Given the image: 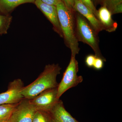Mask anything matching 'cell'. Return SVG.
<instances>
[{"instance_id":"13","label":"cell","mask_w":122,"mask_h":122,"mask_svg":"<svg viewBox=\"0 0 122 122\" xmlns=\"http://www.w3.org/2000/svg\"><path fill=\"white\" fill-rule=\"evenodd\" d=\"M17 104L0 105V122L9 120Z\"/></svg>"},{"instance_id":"2","label":"cell","mask_w":122,"mask_h":122,"mask_svg":"<svg viewBox=\"0 0 122 122\" xmlns=\"http://www.w3.org/2000/svg\"><path fill=\"white\" fill-rule=\"evenodd\" d=\"M56 7L64 42L71 51V56H76L80 48L75 34L74 11L67 8L61 1Z\"/></svg>"},{"instance_id":"12","label":"cell","mask_w":122,"mask_h":122,"mask_svg":"<svg viewBox=\"0 0 122 122\" xmlns=\"http://www.w3.org/2000/svg\"><path fill=\"white\" fill-rule=\"evenodd\" d=\"M35 0H0V13L11 15L15 8L26 3L34 4Z\"/></svg>"},{"instance_id":"1","label":"cell","mask_w":122,"mask_h":122,"mask_svg":"<svg viewBox=\"0 0 122 122\" xmlns=\"http://www.w3.org/2000/svg\"><path fill=\"white\" fill-rule=\"evenodd\" d=\"M61 70L58 64L46 65L43 72L35 81L23 87L21 93L24 98L30 100L46 90L57 87V77Z\"/></svg>"},{"instance_id":"6","label":"cell","mask_w":122,"mask_h":122,"mask_svg":"<svg viewBox=\"0 0 122 122\" xmlns=\"http://www.w3.org/2000/svg\"><path fill=\"white\" fill-rule=\"evenodd\" d=\"M37 110L30 104L29 100L24 98L14 109L9 122H32Z\"/></svg>"},{"instance_id":"19","label":"cell","mask_w":122,"mask_h":122,"mask_svg":"<svg viewBox=\"0 0 122 122\" xmlns=\"http://www.w3.org/2000/svg\"><path fill=\"white\" fill-rule=\"evenodd\" d=\"M104 62L105 61L102 58L96 57L93 68L97 70H100L103 68Z\"/></svg>"},{"instance_id":"22","label":"cell","mask_w":122,"mask_h":122,"mask_svg":"<svg viewBox=\"0 0 122 122\" xmlns=\"http://www.w3.org/2000/svg\"><path fill=\"white\" fill-rule=\"evenodd\" d=\"M122 4H121L117 6L115 9H114L112 12V15L122 13Z\"/></svg>"},{"instance_id":"7","label":"cell","mask_w":122,"mask_h":122,"mask_svg":"<svg viewBox=\"0 0 122 122\" xmlns=\"http://www.w3.org/2000/svg\"><path fill=\"white\" fill-rule=\"evenodd\" d=\"M24 87L20 79L10 82L7 91L0 93V105L17 104L24 98L21 91Z\"/></svg>"},{"instance_id":"20","label":"cell","mask_w":122,"mask_h":122,"mask_svg":"<svg viewBox=\"0 0 122 122\" xmlns=\"http://www.w3.org/2000/svg\"><path fill=\"white\" fill-rule=\"evenodd\" d=\"M66 7L70 10L73 11L75 0H61Z\"/></svg>"},{"instance_id":"3","label":"cell","mask_w":122,"mask_h":122,"mask_svg":"<svg viewBox=\"0 0 122 122\" xmlns=\"http://www.w3.org/2000/svg\"><path fill=\"white\" fill-rule=\"evenodd\" d=\"M74 17L75 34L78 41L89 46L96 57H100L106 61V59L102 54L99 47L98 34L83 16L76 11H74Z\"/></svg>"},{"instance_id":"4","label":"cell","mask_w":122,"mask_h":122,"mask_svg":"<svg viewBox=\"0 0 122 122\" xmlns=\"http://www.w3.org/2000/svg\"><path fill=\"white\" fill-rule=\"evenodd\" d=\"M75 56H71L68 66L63 73V77L57 87V97L61 96L68 90L75 87L83 81V77L78 76V63Z\"/></svg>"},{"instance_id":"10","label":"cell","mask_w":122,"mask_h":122,"mask_svg":"<svg viewBox=\"0 0 122 122\" xmlns=\"http://www.w3.org/2000/svg\"><path fill=\"white\" fill-rule=\"evenodd\" d=\"M112 14L105 6H102L97 10V18L99 21L103 30L108 32H115L118 24L112 19Z\"/></svg>"},{"instance_id":"5","label":"cell","mask_w":122,"mask_h":122,"mask_svg":"<svg viewBox=\"0 0 122 122\" xmlns=\"http://www.w3.org/2000/svg\"><path fill=\"white\" fill-rule=\"evenodd\" d=\"M57 87L42 92L33 98L29 100L30 104L37 110L49 112L59 100L57 97Z\"/></svg>"},{"instance_id":"17","label":"cell","mask_w":122,"mask_h":122,"mask_svg":"<svg viewBox=\"0 0 122 122\" xmlns=\"http://www.w3.org/2000/svg\"><path fill=\"white\" fill-rule=\"evenodd\" d=\"M81 2L89 8L97 18V10L92 0H79Z\"/></svg>"},{"instance_id":"16","label":"cell","mask_w":122,"mask_h":122,"mask_svg":"<svg viewBox=\"0 0 122 122\" xmlns=\"http://www.w3.org/2000/svg\"><path fill=\"white\" fill-rule=\"evenodd\" d=\"M121 4L122 0H103L102 5L106 7L112 14L114 9Z\"/></svg>"},{"instance_id":"23","label":"cell","mask_w":122,"mask_h":122,"mask_svg":"<svg viewBox=\"0 0 122 122\" xmlns=\"http://www.w3.org/2000/svg\"><path fill=\"white\" fill-rule=\"evenodd\" d=\"M95 7L98 5H102L103 0H92Z\"/></svg>"},{"instance_id":"18","label":"cell","mask_w":122,"mask_h":122,"mask_svg":"<svg viewBox=\"0 0 122 122\" xmlns=\"http://www.w3.org/2000/svg\"><path fill=\"white\" fill-rule=\"evenodd\" d=\"M96 57L95 55L93 54L88 55L86 57L85 60V64L88 68H93Z\"/></svg>"},{"instance_id":"8","label":"cell","mask_w":122,"mask_h":122,"mask_svg":"<svg viewBox=\"0 0 122 122\" xmlns=\"http://www.w3.org/2000/svg\"><path fill=\"white\" fill-rule=\"evenodd\" d=\"M34 4L52 24L53 29L55 32L60 37L63 38V35L58 20L56 7L45 4L40 0H35Z\"/></svg>"},{"instance_id":"9","label":"cell","mask_w":122,"mask_h":122,"mask_svg":"<svg viewBox=\"0 0 122 122\" xmlns=\"http://www.w3.org/2000/svg\"><path fill=\"white\" fill-rule=\"evenodd\" d=\"M73 10L83 16L98 34L103 30L99 21L93 12L79 0H75Z\"/></svg>"},{"instance_id":"15","label":"cell","mask_w":122,"mask_h":122,"mask_svg":"<svg viewBox=\"0 0 122 122\" xmlns=\"http://www.w3.org/2000/svg\"><path fill=\"white\" fill-rule=\"evenodd\" d=\"M32 122H53L49 112L37 110L35 112Z\"/></svg>"},{"instance_id":"24","label":"cell","mask_w":122,"mask_h":122,"mask_svg":"<svg viewBox=\"0 0 122 122\" xmlns=\"http://www.w3.org/2000/svg\"><path fill=\"white\" fill-rule=\"evenodd\" d=\"M9 122V120H6V121H3V122Z\"/></svg>"},{"instance_id":"14","label":"cell","mask_w":122,"mask_h":122,"mask_svg":"<svg viewBox=\"0 0 122 122\" xmlns=\"http://www.w3.org/2000/svg\"><path fill=\"white\" fill-rule=\"evenodd\" d=\"M12 20L11 15H4L0 13V35L7 33Z\"/></svg>"},{"instance_id":"11","label":"cell","mask_w":122,"mask_h":122,"mask_svg":"<svg viewBox=\"0 0 122 122\" xmlns=\"http://www.w3.org/2000/svg\"><path fill=\"white\" fill-rule=\"evenodd\" d=\"M49 112L53 122H79L66 110L63 102L60 99Z\"/></svg>"},{"instance_id":"21","label":"cell","mask_w":122,"mask_h":122,"mask_svg":"<svg viewBox=\"0 0 122 122\" xmlns=\"http://www.w3.org/2000/svg\"><path fill=\"white\" fill-rule=\"evenodd\" d=\"M40 0L41 1L45 4L56 6L61 1V0Z\"/></svg>"}]
</instances>
